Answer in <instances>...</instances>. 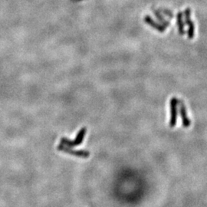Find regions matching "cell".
I'll use <instances>...</instances> for the list:
<instances>
[{"label": "cell", "instance_id": "5", "mask_svg": "<svg viewBox=\"0 0 207 207\" xmlns=\"http://www.w3.org/2000/svg\"><path fill=\"white\" fill-rule=\"evenodd\" d=\"M179 104H180V116L182 118V124H183V128H189L191 124V121L187 117L186 114V108L185 106V103L183 100H179Z\"/></svg>", "mask_w": 207, "mask_h": 207}, {"label": "cell", "instance_id": "3", "mask_svg": "<svg viewBox=\"0 0 207 207\" xmlns=\"http://www.w3.org/2000/svg\"><path fill=\"white\" fill-rule=\"evenodd\" d=\"M58 150L65 152L66 153H69L72 156H78V157L88 158L90 156V152L88 150H74L71 149L70 147H65V145L61 144V143L58 146Z\"/></svg>", "mask_w": 207, "mask_h": 207}, {"label": "cell", "instance_id": "4", "mask_svg": "<svg viewBox=\"0 0 207 207\" xmlns=\"http://www.w3.org/2000/svg\"><path fill=\"white\" fill-rule=\"evenodd\" d=\"M184 16L185 20H186V23L188 26V38L190 39H192L194 36V24L191 20V9L189 8L186 9L184 12Z\"/></svg>", "mask_w": 207, "mask_h": 207}, {"label": "cell", "instance_id": "7", "mask_svg": "<svg viewBox=\"0 0 207 207\" xmlns=\"http://www.w3.org/2000/svg\"><path fill=\"white\" fill-rule=\"evenodd\" d=\"M177 25H178V32L180 35H183L185 34V29H184V23L183 21V13L181 12H178L177 16Z\"/></svg>", "mask_w": 207, "mask_h": 207}, {"label": "cell", "instance_id": "9", "mask_svg": "<svg viewBox=\"0 0 207 207\" xmlns=\"http://www.w3.org/2000/svg\"><path fill=\"white\" fill-rule=\"evenodd\" d=\"M162 12H163L164 13V15H167V16H168L169 17H170V18H174V16L173 15V13L171 12L170 11H169V10H167V9H162V10H160Z\"/></svg>", "mask_w": 207, "mask_h": 207}, {"label": "cell", "instance_id": "8", "mask_svg": "<svg viewBox=\"0 0 207 207\" xmlns=\"http://www.w3.org/2000/svg\"><path fill=\"white\" fill-rule=\"evenodd\" d=\"M153 12H154V14H155V16H156V19H158V20L161 23H162V25L163 26H164V27H168V26H170V23L168 22V21H167V20H165V19L163 18V16H161L160 14V12H158V11H156V10H155V9H153Z\"/></svg>", "mask_w": 207, "mask_h": 207}, {"label": "cell", "instance_id": "1", "mask_svg": "<svg viewBox=\"0 0 207 207\" xmlns=\"http://www.w3.org/2000/svg\"><path fill=\"white\" fill-rule=\"evenodd\" d=\"M87 133V128H82L79 131H78V134L76 136V138L75 140H70L68 139L65 138V137H63V138L61 139V143L66 147H73L78 146V145L81 144V143L83 142V140L85 138V136Z\"/></svg>", "mask_w": 207, "mask_h": 207}, {"label": "cell", "instance_id": "6", "mask_svg": "<svg viewBox=\"0 0 207 207\" xmlns=\"http://www.w3.org/2000/svg\"><path fill=\"white\" fill-rule=\"evenodd\" d=\"M144 22L147 24H148L149 26H151L152 28H153V29H155L156 30L159 31L160 32H165L166 29L167 28L164 27L163 25H160V24H158L157 23H156L154 20H153V19H152L150 16H146L144 17Z\"/></svg>", "mask_w": 207, "mask_h": 207}, {"label": "cell", "instance_id": "2", "mask_svg": "<svg viewBox=\"0 0 207 207\" xmlns=\"http://www.w3.org/2000/svg\"><path fill=\"white\" fill-rule=\"evenodd\" d=\"M178 103L179 100L177 97H174L170 100V127L174 128L177 124V114H178Z\"/></svg>", "mask_w": 207, "mask_h": 207}]
</instances>
